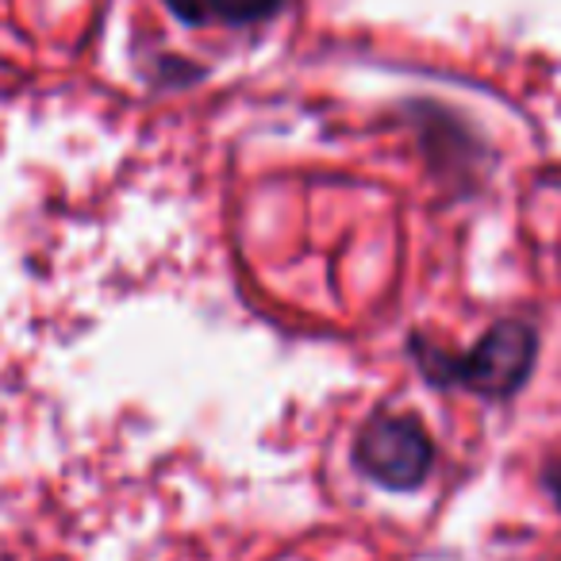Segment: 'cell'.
Segmentation results:
<instances>
[{
  "mask_svg": "<svg viewBox=\"0 0 561 561\" xmlns=\"http://www.w3.org/2000/svg\"><path fill=\"white\" fill-rule=\"evenodd\" d=\"M538 335L535 328L519 320H504L466 354H450L443 346H427L415 339L412 354L420 362L423 377L435 385H458L477 397L504 400L523 389L530 366H535Z\"/></svg>",
  "mask_w": 561,
  "mask_h": 561,
  "instance_id": "cell-1",
  "label": "cell"
},
{
  "mask_svg": "<svg viewBox=\"0 0 561 561\" xmlns=\"http://www.w3.org/2000/svg\"><path fill=\"white\" fill-rule=\"evenodd\" d=\"M354 461L381 489L408 492L427 481L431 461H435V446H431L427 431L412 415H374L358 431Z\"/></svg>",
  "mask_w": 561,
  "mask_h": 561,
  "instance_id": "cell-2",
  "label": "cell"
},
{
  "mask_svg": "<svg viewBox=\"0 0 561 561\" xmlns=\"http://www.w3.org/2000/svg\"><path fill=\"white\" fill-rule=\"evenodd\" d=\"M208 16H216L227 27H254L265 24L270 16H277L285 0H204Z\"/></svg>",
  "mask_w": 561,
  "mask_h": 561,
  "instance_id": "cell-3",
  "label": "cell"
},
{
  "mask_svg": "<svg viewBox=\"0 0 561 561\" xmlns=\"http://www.w3.org/2000/svg\"><path fill=\"white\" fill-rule=\"evenodd\" d=\"M162 4L188 27H201L204 20H208V4H204V0H162Z\"/></svg>",
  "mask_w": 561,
  "mask_h": 561,
  "instance_id": "cell-4",
  "label": "cell"
},
{
  "mask_svg": "<svg viewBox=\"0 0 561 561\" xmlns=\"http://www.w3.org/2000/svg\"><path fill=\"white\" fill-rule=\"evenodd\" d=\"M546 489H550V496H553V504L561 507V461H550V466H546Z\"/></svg>",
  "mask_w": 561,
  "mask_h": 561,
  "instance_id": "cell-5",
  "label": "cell"
}]
</instances>
